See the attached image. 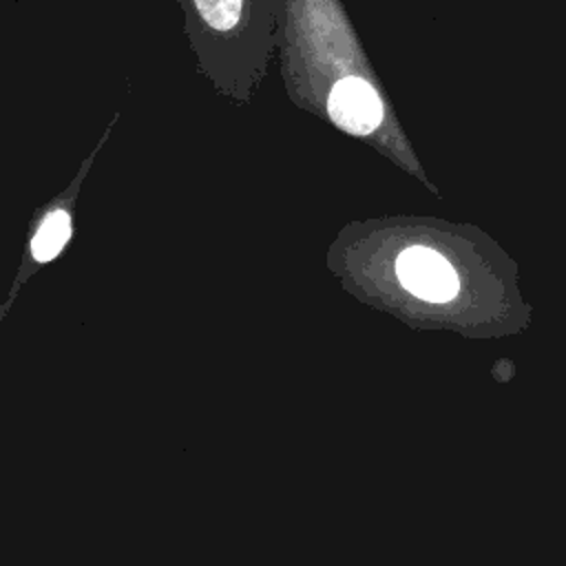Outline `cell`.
I'll return each instance as SVG.
<instances>
[{"label": "cell", "mask_w": 566, "mask_h": 566, "mask_svg": "<svg viewBox=\"0 0 566 566\" xmlns=\"http://www.w3.org/2000/svg\"><path fill=\"white\" fill-rule=\"evenodd\" d=\"M396 272L411 294L431 303L449 301L458 290V276L449 261L422 245L407 248L396 261Z\"/></svg>", "instance_id": "1"}, {"label": "cell", "mask_w": 566, "mask_h": 566, "mask_svg": "<svg viewBox=\"0 0 566 566\" xmlns=\"http://www.w3.org/2000/svg\"><path fill=\"white\" fill-rule=\"evenodd\" d=\"M327 111L332 122L352 135H367L382 119V104L378 93L369 82L354 75L334 84L327 99Z\"/></svg>", "instance_id": "2"}, {"label": "cell", "mask_w": 566, "mask_h": 566, "mask_svg": "<svg viewBox=\"0 0 566 566\" xmlns=\"http://www.w3.org/2000/svg\"><path fill=\"white\" fill-rule=\"evenodd\" d=\"M69 237H71L69 214L64 210H53L51 214H46V219L42 221V226L38 228V232L33 237V243H31L33 256L38 261L53 259L64 248Z\"/></svg>", "instance_id": "3"}, {"label": "cell", "mask_w": 566, "mask_h": 566, "mask_svg": "<svg viewBox=\"0 0 566 566\" xmlns=\"http://www.w3.org/2000/svg\"><path fill=\"white\" fill-rule=\"evenodd\" d=\"M195 4L214 31H230L241 15V0H195Z\"/></svg>", "instance_id": "4"}]
</instances>
